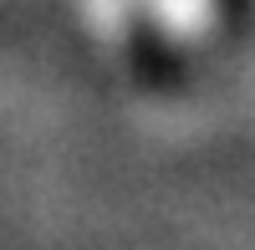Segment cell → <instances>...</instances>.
Returning a JSON list of instances; mask_svg holds the SVG:
<instances>
[{"label": "cell", "instance_id": "6da1fadb", "mask_svg": "<svg viewBox=\"0 0 255 250\" xmlns=\"http://www.w3.org/2000/svg\"><path fill=\"white\" fill-rule=\"evenodd\" d=\"M143 10L174 41H199L215 26V0H143Z\"/></svg>", "mask_w": 255, "mask_h": 250}]
</instances>
